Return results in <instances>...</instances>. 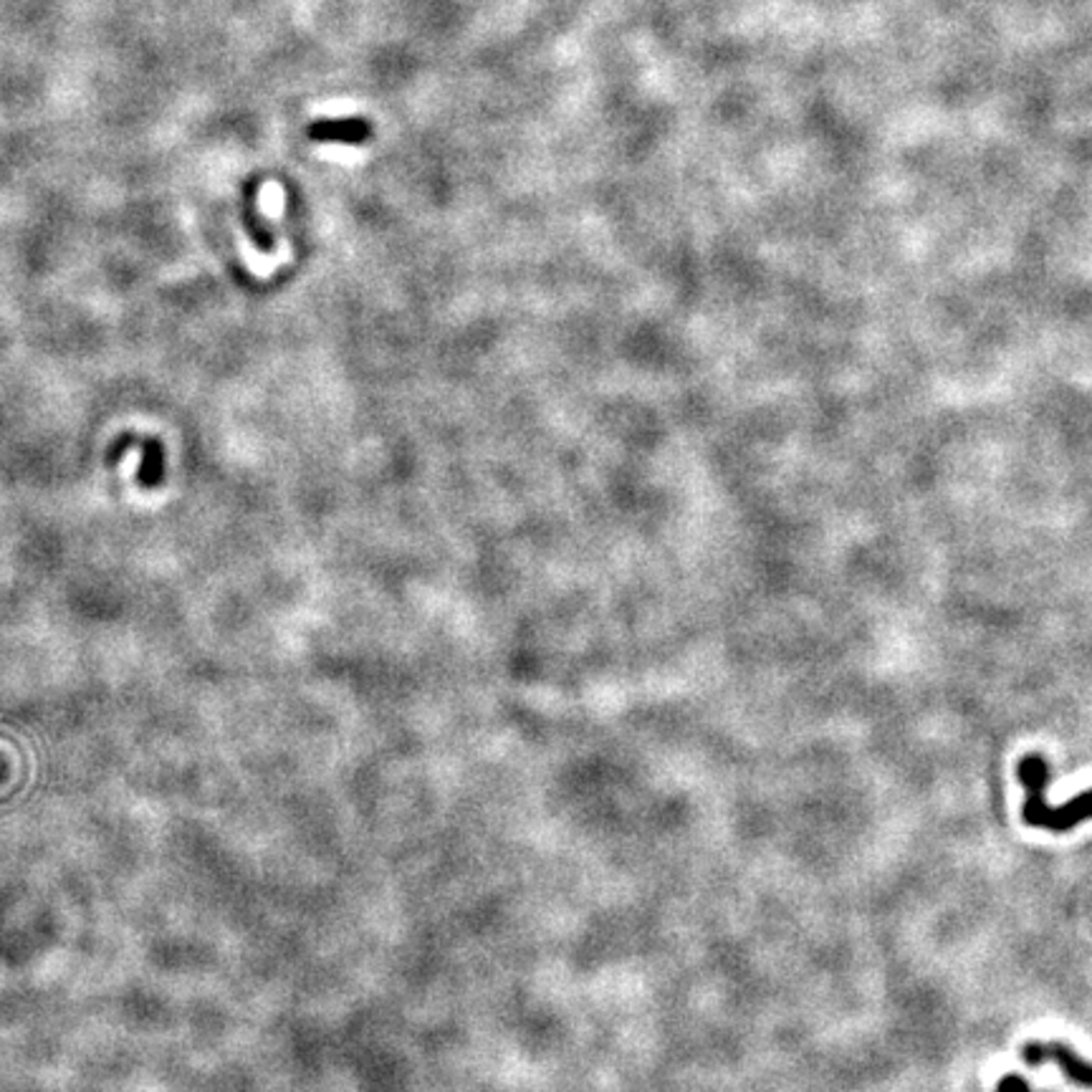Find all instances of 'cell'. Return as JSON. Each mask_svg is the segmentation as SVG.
<instances>
[{
	"label": "cell",
	"instance_id": "5b68a950",
	"mask_svg": "<svg viewBox=\"0 0 1092 1092\" xmlns=\"http://www.w3.org/2000/svg\"><path fill=\"white\" fill-rule=\"evenodd\" d=\"M143 451V466H139V483L143 489H157L164 481V447L157 438H135Z\"/></svg>",
	"mask_w": 1092,
	"mask_h": 1092
},
{
	"label": "cell",
	"instance_id": "7a4b0ae2",
	"mask_svg": "<svg viewBox=\"0 0 1092 1092\" xmlns=\"http://www.w3.org/2000/svg\"><path fill=\"white\" fill-rule=\"evenodd\" d=\"M1085 820H1092V789L1082 792V795L1070 801H1065L1063 807L1042 805L1036 812L1024 817L1029 827H1044L1050 832H1067L1078 827V824Z\"/></svg>",
	"mask_w": 1092,
	"mask_h": 1092
},
{
	"label": "cell",
	"instance_id": "6da1fadb",
	"mask_svg": "<svg viewBox=\"0 0 1092 1092\" xmlns=\"http://www.w3.org/2000/svg\"><path fill=\"white\" fill-rule=\"evenodd\" d=\"M1021 1059L1027 1065H1042V1063H1057L1063 1067V1072L1067 1075V1080H1072L1075 1085L1092 1090V1063L1082 1059L1078 1052L1067 1047L1063 1042H1029L1021 1050Z\"/></svg>",
	"mask_w": 1092,
	"mask_h": 1092
},
{
	"label": "cell",
	"instance_id": "8992f818",
	"mask_svg": "<svg viewBox=\"0 0 1092 1092\" xmlns=\"http://www.w3.org/2000/svg\"><path fill=\"white\" fill-rule=\"evenodd\" d=\"M996 1092H1032V1090H1029L1024 1078H1019V1075H1007V1078L999 1082Z\"/></svg>",
	"mask_w": 1092,
	"mask_h": 1092
},
{
	"label": "cell",
	"instance_id": "3957f363",
	"mask_svg": "<svg viewBox=\"0 0 1092 1092\" xmlns=\"http://www.w3.org/2000/svg\"><path fill=\"white\" fill-rule=\"evenodd\" d=\"M311 143L329 145H365L372 137V124L365 116H334V120H314L306 127Z\"/></svg>",
	"mask_w": 1092,
	"mask_h": 1092
},
{
	"label": "cell",
	"instance_id": "277c9868",
	"mask_svg": "<svg viewBox=\"0 0 1092 1092\" xmlns=\"http://www.w3.org/2000/svg\"><path fill=\"white\" fill-rule=\"evenodd\" d=\"M243 223L248 228V235L254 238V243L261 250L273 248V235L269 228H266V218L258 210V180H250V183L243 187Z\"/></svg>",
	"mask_w": 1092,
	"mask_h": 1092
}]
</instances>
